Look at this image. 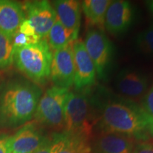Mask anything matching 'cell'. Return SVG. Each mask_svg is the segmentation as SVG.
<instances>
[{
    "mask_svg": "<svg viewBox=\"0 0 153 153\" xmlns=\"http://www.w3.org/2000/svg\"><path fill=\"white\" fill-rule=\"evenodd\" d=\"M89 89L99 132H112L137 142L153 140V117L136 101L110 93L104 87Z\"/></svg>",
    "mask_w": 153,
    "mask_h": 153,
    "instance_id": "cell-1",
    "label": "cell"
},
{
    "mask_svg": "<svg viewBox=\"0 0 153 153\" xmlns=\"http://www.w3.org/2000/svg\"><path fill=\"white\" fill-rule=\"evenodd\" d=\"M43 94L37 84L26 79H13L0 88V128H15L33 118Z\"/></svg>",
    "mask_w": 153,
    "mask_h": 153,
    "instance_id": "cell-2",
    "label": "cell"
},
{
    "mask_svg": "<svg viewBox=\"0 0 153 153\" xmlns=\"http://www.w3.org/2000/svg\"><path fill=\"white\" fill-rule=\"evenodd\" d=\"M89 89L69 91L65 106L64 131L90 140L97 124V114L91 103Z\"/></svg>",
    "mask_w": 153,
    "mask_h": 153,
    "instance_id": "cell-3",
    "label": "cell"
},
{
    "mask_svg": "<svg viewBox=\"0 0 153 153\" xmlns=\"http://www.w3.org/2000/svg\"><path fill=\"white\" fill-rule=\"evenodd\" d=\"M52 59V50L46 40L41 39L36 43L16 48L14 62L30 81L38 85L45 83L50 78Z\"/></svg>",
    "mask_w": 153,
    "mask_h": 153,
    "instance_id": "cell-4",
    "label": "cell"
},
{
    "mask_svg": "<svg viewBox=\"0 0 153 153\" xmlns=\"http://www.w3.org/2000/svg\"><path fill=\"white\" fill-rule=\"evenodd\" d=\"M84 43L94 63L97 76L99 79L106 80L114 62V44L104 30L97 28H90L87 30Z\"/></svg>",
    "mask_w": 153,
    "mask_h": 153,
    "instance_id": "cell-5",
    "label": "cell"
},
{
    "mask_svg": "<svg viewBox=\"0 0 153 153\" xmlns=\"http://www.w3.org/2000/svg\"><path fill=\"white\" fill-rule=\"evenodd\" d=\"M69 89L53 86L43 94L33 117L41 125L56 130L65 128V106Z\"/></svg>",
    "mask_w": 153,
    "mask_h": 153,
    "instance_id": "cell-6",
    "label": "cell"
},
{
    "mask_svg": "<svg viewBox=\"0 0 153 153\" xmlns=\"http://www.w3.org/2000/svg\"><path fill=\"white\" fill-rule=\"evenodd\" d=\"M72 51L74 65V90L80 91L91 88L95 84L97 74L84 41L76 39L72 42Z\"/></svg>",
    "mask_w": 153,
    "mask_h": 153,
    "instance_id": "cell-7",
    "label": "cell"
},
{
    "mask_svg": "<svg viewBox=\"0 0 153 153\" xmlns=\"http://www.w3.org/2000/svg\"><path fill=\"white\" fill-rule=\"evenodd\" d=\"M135 16V9L130 1H111L106 13L104 28L113 36H120L131 27Z\"/></svg>",
    "mask_w": 153,
    "mask_h": 153,
    "instance_id": "cell-8",
    "label": "cell"
},
{
    "mask_svg": "<svg viewBox=\"0 0 153 153\" xmlns=\"http://www.w3.org/2000/svg\"><path fill=\"white\" fill-rule=\"evenodd\" d=\"M24 10L27 19L41 39H45L57 20L56 13L48 1H27Z\"/></svg>",
    "mask_w": 153,
    "mask_h": 153,
    "instance_id": "cell-9",
    "label": "cell"
},
{
    "mask_svg": "<svg viewBox=\"0 0 153 153\" xmlns=\"http://www.w3.org/2000/svg\"><path fill=\"white\" fill-rule=\"evenodd\" d=\"M50 77L56 87L69 89L73 85L74 65L72 42L66 47L54 51Z\"/></svg>",
    "mask_w": 153,
    "mask_h": 153,
    "instance_id": "cell-10",
    "label": "cell"
},
{
    "mask_svg": "<svg viewBox=\"0 0 153 153\" xmlns=\"http://www.w3.org/2000/svg\"><path fill=\"white\" fill-rule=\"evenodd\" d=\"M114 82L121 97L134 101V99L140 98L147 92L150 79L143 72L129 67L118 72Z\"/></svg>",
    "mask_w": 153,
    "mask_h": 153,
    "instance_id": "cell-11",
    "label": "cell"
},
{
    "mask_svg": "<svg viewBox=\"0 0 153 153\" xmlns=\"http://www.w3.org/2000/svg\"><path fill=\"white\" fill-rule=\"evenodd\" d=\"M47 138V135L38 125L26 123L14 135L9 137V153H33Z\"/></svg>",
    "mask_w": 153,
    "mask_h": 153,
    "instance_id": "cell-12",
    "label": "cell"
},
{
    "mask_svg": "<svg viewBox=\"0 0 153 153\" xmlns=\"http://www.w3.org/2000/svg\"><path fill=\"white\" fill-rule=\"evenodd\" d=\"M137 141L133 137L112 132H99L91 145L93 153H133Z\"/></svg>",
    "mask_w": 153,
    "mask_h": 153,
    "instance_id": "cell-13",
    "label": "cell"
},
{
    "mask_svg": "<svg viewBox=\"0 0 153 153\" xmlns=\"http://www.w3.org/2000/svg\"><path fill=\"white\" fill-rule=\"evenodd\" d=\"M26 19L23 6L11 0H0V31L12 38Z\"/></svg>",
    "mask_w": 153,
    "mask_h": 153,
    "instance_id": "cell-14",
    "label": "cell"
},
{
    "mask_svg": "<svg viewBox=\"0 0 153 153\" xmlns=\"http://www.w3.org/2000/svg\"><path fill=\"white\" fill-rule=\"evenodd\" d=\"M57 19L62 26L76 34L79 33L81 22V3L75 0H56L52 3Z\"/></svg>",
    "mask_w": 153,
    "mask_h": 153,
    "instance_id": "cell-15",
    "label": "cell"
},
{
    "mask_svg": "<svg viewBox=\"0 0 153 153\" xmlns=\"http://www.w3.org/2000/svg\"><path fill=\"white\" fill-rule=\"evenodd\" d=\"M111 2L110 0H85L81 3L82 11L91 28L104 30L105 16Z\"/></svg>",
    "mask_w": 153,
    "mask_h": 153,
    "instance_id": "cell-16",
    "label": "cell"
},
{
    "mask_svg": "<svg viewBox=\"0 0 153 153\" xmlns=\"http://www.w3.org/2000/svg\"><path fill=\"white\" fill-rule=\"evenodd\" d=\"M77 34L66 28L57 19L45 39L50 48L55 51L66 47L77 39Z\"/></svg>",
    "mask_w": 153,
    "mask_h": 153,
    "instance_id": "cell-17",
    "label": "cell"
},
{
    "mask_svg": "<svg viewBox=\"0 0 153 153\" xmlns=\"http://www.w3.org/2000/svg\"><path fill=\"white\" fill-rule=\"evenodd\" d=\"M16 48L13 43L12 38L0 31V69L9 68L14 62Z\"/></svg>",
    "mask_w": 153,
    "mask_h": 153,
    "instance_id": "cell-18",
    "label": "cell"
},
{
    "mask_svg": "<svg viewBox=\"0 0 153 153\" xmlns=\"http://www.w3.org/2000/svg\"><path fill=\"white\" fill-rule=\"evenodd\" d=\"M68 137V134L65 131L53 134L33 153H59L65 145Z\"/></svg>",
    "mask_w": 153,
    "mask_h": 153,
    "instance_id": "cell-19",
    "label": "cell"
},
{
    "mask_svg": "<svg viewBox=\"0 0 153 153\" xmlns=\"http://www.w3.org/2000/svg\"><path fill=\"white\" fill-rule=\"evenodd\" d=\"M59 153H93V152L89 140L68 134L66 144Z\"/></svg>",
    "mask_w": 153,
    "mask_h": 153,
    "instance_id": "cell-20",
    "label": "cell"
},
{
    "mask_svg": "<svg viewBox=\"0 0 153 153\" xmlns=\"http://www.w3.org/2000/svg\"><path fill=\"white\" fill-rule=\"evenodd\" d=\"M135 46L138 52L153 56V24L137 34L135 39Z\"/></svg>",
    "mask_w": 153,
    "mask_h": 153,
    "instance_id": "cell-21",
    "label": "cell"
},
{
    "mask_svg": "<svg viewBox=\"0 0 153 153\" xmlns=\"http://www.w3.org/2000/svg\"><path fill=\"white\" fill-rule=\"evenodd\" d=\"M41 38L37 35L33 36H28L24 35V33H21L20 31H17L12 37L13 43H14V47L21 48L26 46V45H30V44H34L38 43V41H41Z\"/></svg>",
    "mask_w": 153,
    "mask_h": 153,
    "instance_id": "cell-22",
    "label": "cell"
},
{
    "mask_svg": "<svg viewBox=\"0 0 153 153\" xmlns=\"http://www.w3.org/2000/svg\"><path fill=\"white\" fill-rule=\"evenodd\" d=\"M141 105L145 110L153 117V85L143 97Z\"/></svg>",
    "mask_w": 153,
    "mask_h": 153,
    "instance_id": "cell-23",
    "label": "cell"
},
{
    "mask_svg": "<svg viewBox=\"0 0 153 153\" xmlns=\"http://www.w3.org/2000/svg\"><path fill=\"white\" fill-rule=\"evenodd\" d=\"M133 153H153V140L136 143Z\"/></svg>",
    "mask_w": 153,
    "mask_h": 153,
    "instance_id": "cell-24",
    "label": "cell"
},
{
    "mask_svg": "<svg viewBox=\"0 0 153 153\" xmlns=\"http://www.w3.org/2000/svg\"><path fill=\"white\" fill-rule=\"evenodd\" d=\"M19 31L24 33V35L28 36H33L36 35L33 27L31 26V24H30V22L26 19L20 25L19 28Z\"/></svg>",
    "mask_w": 153,
    "mask_h": 153,
    "instance_id": "cell-25",
    "label": "cell"
},
{
    "mask_svg": "<svg viewBox=\"0 0 153 153\" xmlns=\"http://www.w3.org/2000/svg\"><path fill=\"white\" fill-rule=\"evenodd\" d=\"M9 139L7 135H0V153H9Z\"/></svg>",
    "mask_w": 153,
    "mask_h": 153,
    "instance_id": "cell-26",
    "label": "cell"
},
{
    "mask_svg": "<svg viewBox=\"0 0 153 153\" xmlns=\"http://www.w3.org/2000/svg\"><path fill=\"white\" fill-rule=\"evenodd\" d=\"M147 4H148L149 10H150V12L153 14V0L147 1Z\"/></svg>",
    "mask_w": 153,
    "mask_h": 153,
    "instance_id": "cell-27",
    "label": "cell"
}]
</instances>
